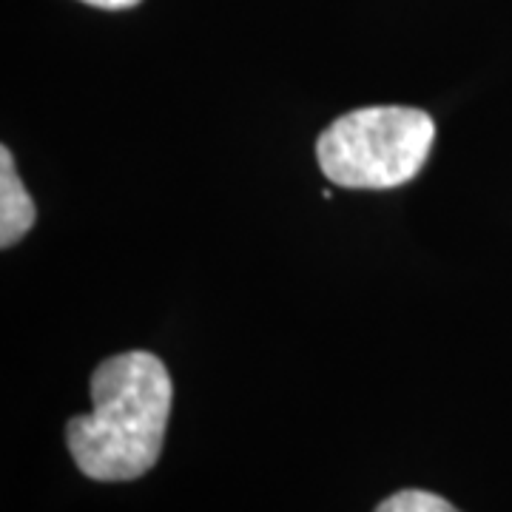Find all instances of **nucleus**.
Wrapping results in <instances>:
<instances>
[{"label":"nucleus","instance_id":"obj_2","mask_svg":"<svg viewBox=\"0 0 512 512\" xmlns=\"http://www.w3.org/2000/svg\"><path fill=\"white\" fill-rule=\"evenodd\" d=\"M436 123L427 111L370 106L333 120L316 140L322 174L342 188H399L427 163Z\"/></svg>","mask_w":512,"mask_h":512},{"label":"nucleus","instance_id":"obj_4","mask_svg":"<svg viewBox=\"0 0 512 512\" xmlns=\"http://www.w3.org/2000/svg\"><path fill=\"white\" fill-rule=\"evenodd\" d=\"M373 512H461L447 498L427 490H399L396 495L384 498Z\"/></svg>","mask_w":512,"mask_h":512},{"label":"nucleus","instance_id":"obj_5","mask_svg":"<svg viewBox=\"0 0 512 512\" xmlns=\"http://www.w3.org/2000/svg\"><path fill=\"white\" fill-rule=\"evenodd\" d=\"M83 3L97 6V9H131V6H137L140 0H83Z\"/></svg>","mask_w":512,"mask_h":512},{"label":"nucleus","instance_id":"obj_3","mask_svg":"<svg viewBox=\"0 0 512 512\" xmlns=\"http://www.w3.org/2000/svg\"><path fill=\"white\" fill-rule=\"evenodd\" d=\"M35 202L29 197L26 185L20 183L12 151L0 148V245L12 248L29 234L35 225Z\"/></svg>","mask_w":512,"mask_h":512},{"label":"nucleus","instance_id":"obj_1","mask_svg":"<svg viewBox=\"0 0 512 512\" xmlns=\"http://www.w3.org/2000/svg\"><path fill=\"white\" fill-rule=\"evenodd\" d=\"M174 384L148 350L111 356L94 370L89 416L66 424V444L83 476L134 481L157 464L171 416Z\"/></svg>","mask_w":512,"mask_h":512}]
</instances>
